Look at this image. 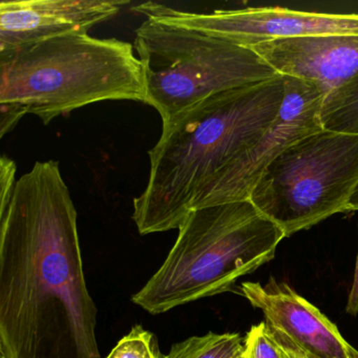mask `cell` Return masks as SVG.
Here are the masks:
<instances>
[{
    "label": "cell",
    "mask_w": 358,
    "mask_h": 358,
    "mask_svg": "<svg viewBox=\"0 0 358 358\" xmlns=\"http://www.w3.org/2000/svg\"><path fill=\"white\" fill-rule=\"evenodd\" d=\"M345 312H347L349 315H358V252L357 257H356L355 271H354L353 282H352L351 290H350L349 295H348Z\"/></svg>",
    "instance_id": "e0dca14e"
},
{
    "label": "cell",
    "mask_w": 358,
    "mask_h": 358,
    "mask_svg": "<svg viewBox=\"0 0 358 358\" xmlns=\"http://www.w3.org/2000/svg\"><path fill=\"white\" fill-rule=\"evenodd\" d=\"M285 77V98L275 121L259 141L217 176L201 194L194 209L249 200L270 163L301 138L322 131L324 95L311 83Z\"/></svg>",
    "instance_id": "ba28073f"
},
{
    "label": "cell",
    "mask_w": 358,
    "mask_h": 358,
    "mask_svg": "<svg viewBox=\"0 0 358 358\" xmlns=\"http://www.w3.org/2000/svg\"><path fill=\"white\" fill-rule=\"evenodd\" d=\"M236 358H247L246 353H245V350L244 352H243V353L241 354L240 356H238Z\"/></svg>",
    "instance_id": "ffe728a7"
},
{
    "label": "cell",
    "mask_w": 358,
    "mask_h": 358,
    "mask_svg": "<svg viewBox=\"0 0 358 358\" xmlns=\"http://www.w3.org/2000/svg\"><path fill=\"white\" fill-rule=\"evenodd\" d=\"M15 162L8 157L0 159V210L7 208L13 196L16 182Z\"/></svg>",
    "instance_id": "2e32d148"
},
{
    "label": "cell",
    "mask_w": 358,
    "mask_h": 358,
    "mask_svg": "<svg viewBox=\"0 0 358 358\" xmlns=\"http://www.w3.org/2000/svg\"><path fill=\"white\" fill-rule=\"evenodd\" d=\"M357 185L358 135L322 129L276 157L249 201L289 238L348 213Z\"/></svg>",
    "instance_id": "8992f818"
},
{
    "label": "cell",
    "mask_w": 358,
    "mask_h": 358,
    "mask_svg": "<svg viewBox=\"0 0 358 358\" xmlns=\"http://www.w3.org/2000/svg\"><path fill=\"white\" fill-rule=\"evenodd\" d=\"M285 77L222 92L163 123L148 152L145 189L134 200L140 234L179 229L207 186L275 121Z\"/></svg>",
    "instance_id": "7a4b0ae2"
},
{
    "label": "cell",
    "mask_w": 358,
    "mask_h": 358,
    "mask_svg": "<svg viewBox=\"0 0 358 358\" xmlns=\"http://www.w3.org/2000/svg\"><path fill=\"white\" fill-rule=\"evenodd\" d=\"M240 293L263 312L268 326L284 333L312 358H350L352 345L338 328L286 282L274 278L265 285L243 282Z\"/></svg>",
    "instance_id": "8fae6325"
},
{
    "label": "cell",
    "mask_w": 358,
    "mask_h": 358,
    "mask_svg": "<svg viewBox=\"0 0 358 358\" xmlns=\"http://www.w3.org/2000/svg\"><path fill=\"white\" fill-rule=\"evenodd\" d=\"M306 354H307V353H306ZM307 356H308V358H312L311 356L308 355V354H307Z\"/></svg>",
    "instance_id": "7402d4cb"
},
{
    "label": "cell",
    "mask_w": 358,
    "mask_h": 358,
    "mask_svg": "<svg viewBox=\"0 0 358 358\" xmlns=\"http://www.w3.org/2000/svg\"><path fill=\"white\" fill-rule=\"evenodd\" d=\"M129 3V0H3L0 53L56 37L87 34Z\"/></svg>",
    "instance_id": "9c48e42d"
},
{
    "label": "cell",
    "mask_w": 358,
    "mask_h": 358,
    "mask_svg": "<svg viewBox=\"0 0 358 358\" xmlns=\"http://www.w3.org/2000/svg\"><path fill=\"white\" fill-rule=\"evenodd\" d=\"M282 230L249 200L194 209L160 269L131 297L152 315L234 289L274 259Z\"/></svg>",
    "instance_id": "277c9868"
},
{
    "label": "cell",
    "mask_w": 358,
    "mask_h": 358,
    "mask_svg": "<svg viewBox=\"0 0 358 358\" xmlns=\"http://www.w3.org/2000/svg\"><path fill=\"white\" fill-rule=\"evenodd\" d=\"M244 341L238 333L209 332L176 343L162 358H236L244 352Z\"/></svg>",
    "instance_id": "7c38bea8"
},
{
    "label": "cell",
    "mask_w": 358,
    "mask_h": 358,
    "mask_svg": "<svg viewBox=\"0 0 358 358\" xmlns=\"http://www.w3.org/2000/svg\"><path fill=\"white\" fill-rule=\"evenodd\" d=\"M320 122L327 131L358 135V78L324 98Z\"/></svg>",
    "instance_id": "4fadbf2b"
},
{
    "label": "cell",
    "mask_w": 358,
    "mask_h": 358,
    "mask_svg": "<svg viewBox=\"0 0 358 358\" xmlns=\"http://www.w3.org/2000/svg\"><path fill=\"white\" fill-rule=\"evenodd\" d=\"M146 104L162 123L222 92L278 76L249 48L148 20L136 30Z\"/></svg>",
    "instance_id": "5b68a950"
},
{
    "label": "cell",
    "mask_w": 358,
    "mask_h": 358,
    "mask_svg": "<svg viewBox=\"0 0 358 358\" xmlns=\"http://www.w3.org/2000/svg\"><path fill=\"white\" fill-rule=\"evenodd\" d=\"M162 355L155 334L143 327L135 326L106 358H162Z\"/></svg>",
    "instance_id": "5bb4252c"
},
{
    "label": "cell",
    "mask_w": 358,
    "mask_h": 358,
    "mask_svg": "<svg viewBox=\"0 0 358 358\" xmlns=\"http://www.w3.org/2000/svg\"><path fill=\"white\" fill-rule=\"evenodd\" d=\"M244 343L247 358H284V353L270 335L266 322L251 327Z\"/></svg>",
    "instance_id": "9a60e30c"
},
{
    "label": "cell",
    "mask_w": 358,
    "mask_h": 358,
    "mask_svg": "<svg viewBox=\"0 0 358 358\" xmlns=\"http://www.w3.org/2000/svg\"><path fill=\"white\" fill-rule=\"evenodd\" d=\"M134 11L171 26L181 27L251 48L276 39L328 34H358V14L315 13L280 7L182 11L163 3H141Z\"/></svg>",
    "instance_id": "52a82bcc"
},
{
    "label": "cell",
    "mask_w": 358,
    "mask_h": 358,
    "mask_svg": "<svg viewBox=\"0 0 358 358\" xmlns=\"http://www.w3.org/2000/svg\"><path fill=\"white\" fill-rule=\"evenodd\" d=\"M350 358H358V351L353 347L350 349Z\"/></svg>",
    "instance_id": "d6986e66"
},
{
    "label": "cell",
    "mask_w": 358,
    "mask_h": 358,
    "mask_svg": "<svg viewBox=\"0 0 358 358\" xmlns=\"http://www.w3.org/2000/svg\"><path fill=\"white\" fill-rule=\"evenodd\" d=\"M96 324L70 190L38 161L0 210L1 358H101Z\"/></svg>",
    "instance_id": "6da1fadb"
},
{
    "label": "cell",
    "mask_w": 358,
    "mask_h": 358,
    "mask_svg": "<svg viewBox=\"0 0 358 358\" xmlns=\"http://www.w3.org/2000/svg\"><path fill=\"white\" fill-rule=\"evenodd\" d=\"M118 100L146 103L141 62L127 41L70 34L0 53L1 138L28 114L48 124Z\"/></svg>",
    "instance_id": "3957f363"
},
{
    "label": "cell",
    "mask_w": 358,
    "mask_h": 358,
    "mask_svg": "<svg viewBox=\"0 0 358 358\" xmlns=\"http://www.w3.org/2000/svg\"><path fill=\"white\" fill-rule=\"evenodd\" d=\"M282 353H284V358H289L288 356L286 355V353H285L284 351H282Z\"/></svg>",
    "instance_id": "44dd1931"
},
{
    "label": "cell",
    "mask_w": 358,
    "mask_h": 358,
    "mask_svg": "<svg viewBox=\"0 0 358 358\" xmlns=\"http://www.w3.org/2000/svg\"><path fill=\"white\" fill-rule=\"evenodd\" d=\"M348 211H358V185L356 186L355 192L350 200Z\"/></svg>",
    "instance_id": "ac0fdd59"
},
{
    "label": "cell",
    "mask_w": 358,
    "mask_h": 358,
    "mask_svg": "<svg viewBox=\"0 0 358 358\" xmlns=\"http://www.w3.org/2000/svg\"><path fill=\"white\" fill-rule=\"evenodd\" d=\"M249 49L280 76L311 83L326 98L358 78V34L276 39Z\"/></svg>",
    "instance_id": "30bf717a"
}]
</instances>
